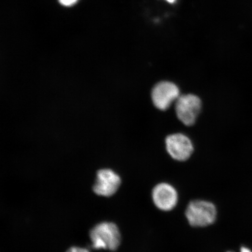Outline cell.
Instances as JSON below:
<instances>
[{
  "instance_id": "1",
  "label": "cell",
  "mask_w": 252,
  "mask_h": 252,
  "mask_svg": "<svg viewBox=\"0 0 252 252\" xmlns=\"http://www.w3.org/2000/svg\"><path fill=\"white\" fill-rule=\"evenodd\" d=\"M90 238L93 247L96 250L116 251L121 242V233L118 226L112 222L99 223L91 230Z\"/></svg>"
},
{
  "instance_id": "2",
  "label": "cell",
  "mask_w": 252,
  "mask_h": 252,
  "mask_svg": "<svg viewBox=\"0 0 252 252\" xmlns=\"http://www.w3.org/2000/svg\"><path fill=\"white\" fill-rule=\"evenodd\" d=\"M217 211L215 206L208 201L194 200L188 205L186 216L191 226H206L216 220Z\"/></svg>"
},
{
  "instance_id": "3",
  "label": "cell",
  "mask_w": 252,
  "mask_h": 252,
  "mask_svg": "<svg viewBox=\"0 0 252 252\" xmlns=\"http://www.w3.org/2000/svg\"><path fill=\"white\" fill-rule=\"evenodd\" d=\"M175 103L178 119L186 126L193 125L201 109L199 97L193 94H183L179 96Z\"/></svg>"
},
{
  "instance_id": "4",
  "label": "cell",
  "mask_w": 252,
  "mask_h": 252,
  "mask_svg": "<svg viewBox=\"0 0 252 252\" xmlns=\"http://www.w3.org/2000/svg\"><path fill=\"white\" fill-rule=\"evenodd\" d=\"M180 96V91L175 84L169 81H162L154 86L151 97L154 105L160 110H166L176 101Z\"/></svg>"
},
{
  "instance_id": "5",
  "label": "cell",
  "mask_w": 252,
  "mask_h": 252,
  "mask_svg": "<svg viewBox=\"0 0 252 252\" xmlns=\"http://www.w3.org/2000/svg\"><path fill=\"white\" fill-rule=\"evenodd\" d=\"M165 143L169 155L179 161L188 159L193 152V144L184 134L178 133L170 135L166 138Z\"/></svg>"
},
{
  "instance_id": "6",
  "label": "cell",
  "mask_w": 252,
  "mask_h": 252,
  "mask_svg": "<svg viewBox=\"0 0 252 252\" xmlns=\"http://www.w3.org/2000/svg\"><path fill=\"white\" fill-rule=\"evenodd\" d=\"M121 184V179L115 172L108 169H101L97 173L93 190L99 196L109 197L117 191Z\"/></svg>"
},
{
  "instance_id": "7",
  "label": "cell",
  "mask_w": 252,
  "mask_h": 252,
  "mask_svg": "<svg viewBox=\"0 0 252 252\" xmlns=\"http://www.w3.org/2000/svg\"><path fill=\"white\" fill-rule=\"evenodd\" d=\"M154 204L159 209L170 211L178 203V193L175 188L168 184H160L154 188L153 191Z\"/></svg>"
},
{
  "instance_id": "8",
  "label": "cell",
  "mask_w": 252,
  "mask_h": 252,
  "mask_svg": "<svg viewBox=\"0 0 252 252\" xmlns=\"http://www.w3.org/2000/svg\"><path fill=\"white\" fill-rule=\"evenodd\" d=\"M60 4L65 7H71L77 4L79 0H58Z\"/></svg>"
},
{
  "instance_id": "9",
  "label": "cell",
  "mask_w": 252,
  "mask_h": 252,
  "mask_svg": "<svg viewBox=\"0 0 252 252\" xmlns=\"http://www.w3.org/2000/svg\"><path fill=\"white\" fill-rule=\"evenodd\" d=\"M67 252H90L86 249L80 247H72Z\"/></svg>"
},
{
  "instance_id": "10",
  "label": "cell",
  "mask_w": 252,
  "mask_h": 252,
  "mask_svg": "<svg viewBox=\"0 0 252 252\" xmlns=\"http://www.w3.org/2000/svg\"><path fill=\"white\" fill-rule=\"evenodd\" d=\"M241 252H252L249 249L246 248H242Z\"/></svg>"
},
{
  "instance_id": "11",
  "label": "cell",
  "mask_w": 252,
  "mask_h": 252,
  "mask_svg": "<svg viewBox=\"0 0 252 252\" xmlns=\"http://www.w3.org/2000/svg\"><path fill=\"white\" fill-rule=\"evenodd\" d=\"M166 1L170 3V4H173V3L176 1V0H166Z\"/></svg>"
}]
</instances>
